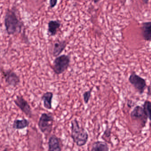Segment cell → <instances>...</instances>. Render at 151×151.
I'll list each match as a JSON object with an SVG mask.
<instances>
[{
  "label": "cell",
  "mask_w": 151,
  "mask_h": 151,
  "mask_svg": "<svg viewBox=\"0 0 151 151\" xmlns=\"http://www.w3.org/2000/svg\"><path fill=\"white\" fill-rule=\"evenodd\" d=\"M147 96H151V83L147 87Z\"/></svg>",
  "instance_id": "20"
},
{
  "label": "cell",
  "mask_w": 151,
  "mask_h": 151,
  "mask_svg": "<svg viewBox=\"0 0 151 151\" xmlns=\"http://www.w3.org/2000/svg\"><path fill=\"white\" fill-rule=\"evenodd\" d=\"M94 3H97L99 2L100 0H93Z\"/></svg>",
  "instance_id": "22"
},
{
  "label": "cell",
  "mask_w": 151,
  "mask_h": 151,
  "mask_svg": "<svg viewBox=\"0 0 151 151\" xmlns=\"http://www.w3.org/2000/svg\"><path fill=\"white\" fill-rule=\"evenodd\" d=\"M109 147L107 143L101 141L94 142L92 145L91 151H108Z\"/></svg>",
  "instance_id": "13"
},
{
  "label": "cell",
  "mask_w": 151,
  "mask_h": 151,
  "mask_svg": "<svg viewBox=\"0 0 151 151\" xmlns=\"http://www.w3.org/2000/svg\"><path fill=\"white\" fill-rule=\"evenodd\" d=\"M61 141L60 138L55 135H52L48 139V150L49 151H61Z\"/></svg>",
  "instance_id": "9"
},
{
  "label": "cell",
  "mask_w": 151,
  "mask_h": 151,
  "mask_svg": "<svg viewBox=\"0 0 151 151\" xmlns=\"http://www.w3.org/2000/svg\"><path fill=\"white\" fill-rule=\"evenodd\" d=\"M58 0H50V8L51 9L53 8L57 5Z\"/></svg>",
  "instance_id": "19"
},
{
  "label": "cell",
  "mask_w": 151,
  "mask_h": 151,
  "mask_svg": "<svg viewBox=\"0 0 151 151\" xmlns=\"http://www.w3.org/2000/svg\"><path fill=\"white\" fill-rule=\"evenodd\" d=\"M67 46V42L65 40L59 41L55 43L52 49V55L54 57H58Z\"/></svg>",
  "instance_id": "11"
},
{
  "label": "cell",
  "mask_w": 151,
  "mask_h": 151,
  "mask_svg": "<svg viewBox=\"0 0 151 151\" xmlns=\"http://www.w3.org/2000/svg\"><path fill=\"white\" fill-rule=\"evenodd\" d=\"M142 1L145 3L146 5L148 4V2H149V0H142Z\"/></svg>",
  "instance_id": "21"
},
{
  "label": "cell",
  "mask_w": 151,
  "mask_h": 151,
  "mask_svg": "<svg viewBox=\"0 0 151 151\" xmlns=\"http://www.w3.org/2000/svg\"><path fill=\"white\" fill-rule=\"evenodd\" d=\"M60 26L61 23L59 21H50L48 24V32L51 36H55Z\"/></svg>",
  "instance_id": "15"
},
{
  "label": "cell",
  "mask_w": 151,
  "mask_h": 151,
  "mask_svg": "<svg viewBox=\"0 0 151 151\" xmlns=\"http://www.w3.org/2000/svg\"><path fill=\"white\" fill-rule=\"evenodd\" d=\"M129 82L133 86L136 91L139 94H142L145 92L146 88L147 85L146 80L135 72H132L129 78Z\"/></svg>",
  "instance_id": "5"
},
{
  "label": "cell",
  "mask_w": 151,
  "mask_h": 151,
  "mask_svg": "<svg viewBox=\"0 0 151 151\" xmlns=\"http://www.w3.org/2000/svg\"><path fill=\"white\" fill-rule=\"evenodd\" d=\"M141 33L145 41H151V22H145L141 24Z\"/></svg>",
  "instance_id": "10"
},
{
  "label": "cell",
  "mask_w": 151,
  "mask_h": 151,
  "mask_svg": "<svg viewBox=\"0 0 151 151\" xmlns=\"http://www.w3.org/2000/svg\"><path fill=\"white\" fill-rule=\"evenodd\" d=\"M14 102L17 106L29 118L32 117V108L28 101L22 96H17Z\"/></svg>",
  "instance_id": "8"
},
{
  "label": "cell",
  "mask_w": 151,
  "mask_h": 151,
  "mask_svg": "<svg viewBox=\"0 0 151 151\" xmlns=\"http://www.w3.org/2000/svg\"><path fill=\"white\" fill-rule=\"evenodd\" d=\"M143 107L145 111V114L147 118L151 121V102L150 101H145L143 105Z\"/></svg>",
  "instance_id": "16"
},
{
  "label": "cell",
  "mask_w": 151,
  "mask_h": 151,
  "mask_svg": "<svg viewBox=\"0 0 151 151\" xmlns=\"http://www.w3.org/2000/svg\"><path fill=\"white\" fill-rule=\"evenodd\" d=\"M111 129L110 128H107L106 129L105 131H104L101 138L104 140H106L107 139L110 137V136H111Z\"/></svg>",
  "instance_id": "18"
},
{
  "label": "cell",
  "mask_w": 151,
  "mask_h": 151,
  "mask_svg": "<svg viewBox=\"0 0 151 151\" xmlns=\"http://www.w3.org/2000/svg\"><path fill=\"white\" fill-rule=\"evenodd\" d=\"M70 62V57L68 55L63 54L56 57L53 63V70L56 75H61L67 70Z\"/></svg>",
  "instance_id": "3"
},
{
  "label": "cell",
  "mask_w": 151,
  "mask_h": 151,
  "mask_svg": "<svg viewBox=\"0 0 151 151\" xmlns=\"http://www.w3.org/2000/svg\"><path fill=\"white\" fill-rule=\"evenodd\" d=\"M54 122V118L52 115L43 113L40 117L38 125L40 131L45 135H47L52 132Z\"/></svg>",
  "instance_id": "4"
},
{
  "label": "cell",
  "mask_w": 151,
  "mask_h": 151,
  "mask_svg": "<svg viewBox=\"0 0 151 151\" xmlns=\"http://www.w3.org/2000/svg\"><path fill=\"white\" fill-rule=\"evenodd\" d=\"M53 93L52 92H46L42 95L41 100L43 102L44 107L47 110L52 109V100Z\"/></svg>",
  "instance_id": "12"
},
{
  "label": "cell",
  "mask_w": 151,
  "mask_h": 151,
  "mask_svg": "<svg viewBox=\"0 0 151 151\" xmlns=\"http://www.w3.org/2000/svg\"><path fill=\"white\" fill-rule=\"evenodd\" d=\"M4 24L9 35H14L20 32L23 26L22 23L17 18L15 12L12 10H8L6 12Z\"/></svg>",
  "instance_id": "2"
},
{
  "label": "cell",
  "mask_w": 151,
  "mask_h": 151,
  "mask_svg": "<svg viewBox=\"0 0 151 151\" xmlns=\"http://www.w3.org/2000/svg\"><path fill=\"white\" fill-rule=\"evenodd\" d=\"M92 89L89 91L84 92L83 93V98L85 104H87L89 103V101L91 96Z\"/></svg>",
  "instance_id": "17"
},
{
  "label": "cell",
  "mask_w": 151,
  "mask_h": 151,
  "mask_svg": "<svg viewBox=\"0 0 151 151\" xmlns=\"http://www.w3.org/2000/svg\"><path fill=\"white\" fill-rule=\"evenodd\" d=\"M70 137L73 142L80 147L85 145L89 139V134L87 131L79 125V122L76 118L71 122Z\"/></svg>",
  "instance_id": "1"
},
{
  "label": "cell",
  "mask_w": 151,
  "mask_h": 151,
  "mask_svg": "<svg viewBox=\"0 0 151 151\" xmlns=\"http://www.w3.org/2000/svg\"><path fill=\"white\" fill-rule=\"evenodd\" d=\"M29 121L25 118L22 120L16 119L13 123V128L15 130L23 129L29 127Z\"/></svg>",
  "instance_id": "14"
},
{
  "label": "cell",
  "mask_w": 151,
  "mask_h": 151,
  "mask_svg": "<svg viewBox=\"0 0 151 151\" xmlns=\"http://www.w3.org/2000/svg\"><path fill=\"white\" fill-rule=\"evenodd\" d=\"M2 75L6 83L10 86L16 87L21 82L20 77L14 71L11 69L2 70Z\"/></svg>",
  "instance_id": "6"
},
{
  "label": "cell",
  "mask_w": 151,
  "mask_h": 151,
  "mask_svg": "<svg viewBox=\"0 0 151 151\" xmlns=\"http://www.w3.org/2000/svg\"><path fill=\"white\" fill-rule=\"evenodd\" d=\"M130 116L132 120L141 123L143 127L145 126L148 119L145 114L143 107L139 106H136L133 108L131 112Z\"/></svg>",
  "instance_id": "7"
}]
</instances>
